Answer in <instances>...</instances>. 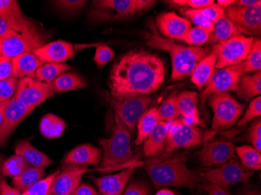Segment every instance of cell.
Wrapping results in <instances>:
<instances>
[{
    "label": "cell",
    "mask_w": 261,
    "mask_h": 195,
    "mask_svg": "<svg viewBox=\"0 0 261 195\" xmlns=\"http://www.w3.org/2000/svg\"><path fill=\"white\" fill-rule=\"evenodd\" d=\"M164 77V64L158 55L144 50L130 51L111 70L109 87L112 100L127 95H149L161 86Z\"/></svg>",
    "instance_id": "obj_1"
},
{
    "label": "cell",
    "mask_w": 261,
    "mask_h": 195,
    "mask_svg": "<svg viewBox=\"0 0 261 195\" xmlns=\"http://www.w3.org/2000/svg\"><path fill=\"white\" fill-rule=\"evenodd\" d=\"M149 29L146 40L148 46L168 52L171 55L173 80H182L191 75L198 63L210 53L209 48L206 47L186 46L163 37L156 29V24L152 21L149 23Z\"/></svg>",
    "instance_id": "obj_2"
},
{
    "label": "cell",
    "mask_w": 261,
    "mask_h": 195,
    "mask_svg": "<svg viewBox=\"0 0 261 195\" xmlns=\"http://www.w3.org/2000/svg\"><path fill=\"white\" fill-rule=\"evenodd\" d=\"M146 170L156 188L168 186L193 190L202 180L201 173L188 168L183 155H175L158 162L149 161Z\"/></svg>",
    "instance_id": "obj_3"
},
{
    "label": "cell",
    "mask_w": 261,
    "mask_h": 195,
    "mask_svg": "<svg viewBox=\"0 0 261 195\" xmlns=\"http://www.w3.org/2000/svg\"><path fill=\"white\" fill-rule=\"evenodd\" d=\"M114 131L110 138H102V148L100 168L111 172L113 170L139 167L143 162L136 160L130 147V133L119 117L114 115Z\"/></svg>",
    "instance_id": "obj_4"
},
{
    "label": "cell",
    "mask_w": 261,
    "mask_h": 195,
    "mask_svg": "<svg viewBox=\"0 0 261 195\" xmlns=\"http://www.w3.org/2000/svg\"><path fill=\"white\" fill-rule=\"evenodd\" d=\"M156 1L150 0H96L89 10L93 22H116L125 20L150 8Z\"/></svg>",
    "instance_id": "obj_5"
},
{
    "label": "cell",
    "mask_w": 261,
    "mask_h": 195,
    "mask_svg": "<svg viewBox=\"0 0 261 195\" xmlns=\"http://www.w3.org/2000/svg\"><path fill=\"white\" fill-rule=\"evenodd\" d=\"M207 99L214 113L212 129L215 131L233 127L245 110V105L238 102L228 92L213 94Z\"/></svg>",
    "instance_id": "obj_6"
},
{
    "label": "cell",
    "mask_w": 261,
    "mask_h": 195,
    "mask_svg": "<svg viewBox=\"0 0 261 195\" xmlns=\"http://www.w3.org/2000/svg\"><path fill=\"white\" fill-rule=\"evenodd\" d=\"M254 38L237 35L228 40L215 44L211 52L217 57L215 69L224 68L241 64L250 52Z\"/></svg>",
    "instance_id": "obj_7"
},
{
    "label": "cell",
    "mask_w": 261,
    "mask_h": 195,
    "mask_svg": "<svg viewBox=\"0 0 261 195\" xmlns=\"http://www.w3.org/2000/svg\"><path fill=\"white\" fill-rule=\"evenodd\" d=\"M253 170L246 168L236 157L215 169L201 173V178L226 189L238 183H246L253 175Z\"/></svg>",
    "instance_id": "obj_8"
},
{
    "label": "cell",
    "mask_w": 261,
    "mask_h": 195,
    "mask_svg": "<svg viewBox=\"0 0 261 195\" xmlns=\"http://www.w3.org/2000/svg\"><path fill=\"white\" fill-rule=\"evenodd\" d=\"M112 101L115 115L133 133L139 119L147 110L152 98L148 95H127Z\"/></svg>",
    "instance_id": "obj_9"
},
{
    "label": "cell",
    "mask_w": 261,
    "mask_h": 195,
    "mask_svg": "<svg viewBox=\"0 0 261 195\" xmlns=\"http://www.w3.org/2000/svg\"><path fill=\"white\" fill-rule=\"evenodd\" d=\"M203 137L199 127L187 125L181 119H176L169 122L164 150L170 153L176 149L195 147L202 142Z\"/></svg>",
    "instance_id": "obj_10"
},
{
    "label": "cell",
    "mask_w": 261,
    "mask_h": 195,
    "mask_svg": "<svg viewBox=\"0 0 261 195\" xmlns=\"http://www.w3.org/2000/svg\"><path fill=\"white\" fill-rule=\"evenodd\" d=\"M54 93L51 83L27 77L18 80L14 97L18 102L33 111Z\"/></svg>",
    "instance_id": "obj_11"
},
{
    "label": "cell",
    "mask_w": 261,
    "mask_h": 195,
    "mask_svg": "<svg viewBox=\"0 0 261 195\" xmlns=\"http://www.w3.org/2000/svg\"><path fill=\"white\" fill-rule=\"evenodd\" d=\"M243 75L245 74L241 64L224 68L215 69L201 95L202 102L204 103L213 94L234 92L240 78Z\"/></svg>",
    "instance_id": "obj_12"
},
{
    "label": "cell",
    "mask_w": 261,
    "mask_h": 195,
    "mask_svg": "<svg viewBox=\"0 0 261 195\" xmlns=\"http://www.w3.org/2000/svg\"><path fill=\"white\" fill-rule=\"evenodd\" d=\"M107 172L104 169L99 168L91 170L88 165H72L67 164L62 166L54 180L51 195H71L76 188L80 185L82 177L89 172Z\"/></svg>",
    "instance_id": "obj_13"
},
{
    "label": "cell",
    "mask_w": 261,
    "mask_h": 195,
    "mask_svg": "<svg viewBox=\"0 0 261 195\" xmlns=\"http://www.w3.org/2000/svg\"><path fill=\"white\" fill-rule=\"evenodd\" d=\"M227 17L238 26L245 36L256 35L261 33V4L253 7H240L233 5L224 10Z\"/></svg>",
    "instance_id": "obj_14"
},
{
    "label": "cell",
    "mask_w": 261,
    "mask_h": 195,
    "mask_svg": "<svg viewBox=\"0 0 261 195\" xmlns=\"http://www.w3.org/2000/svg\"><path fill=\"white\" fill-rule=\"evenodd\" d=\"M45 37L39 32L33 34H18L0 42V55L10 59L26 52H34L45 45Z\"/></svg>",
    "instance_id": "obj_15"
},
{
    "label": "cell",
    "mask_w": 261,
    "mask_h": 195,
    "mask_svg": "<svg viewBox=\"0 0 261 195\" xmlns=\"http://www.w3.org/2000/svg\"><path fill=\"white\" fill-rule=\"evenodd\" d=\"M236 157V147L232 142L216 140L203 145L199 152V160L204 166L219 167Z\"/></svg>",
    "instance_id": "obj_16"
},
{
    "label": "cell",
    "mask_w": 261,
    "mask_h": 195,
    "mask_svg": "<svg viewBox=\"0 0 261 195\" xmlns=\"http://www.w3.org/2000/svg\"><path fill=\"white\" fill-rule=\"evenodd\" d=\"M0 17L10 29L18 34H33L39 32L37 26L22 13L16 0H0Z\"/></svg>",
    "instance_id": "obj_17"
},
{
    "label": "cell",
    "mask_w": 261,
    "mask_h": 195,
    "mask_svg": "<svg viewBox=\"0 0 261 195\" xmlns=\"http://www.w3.org/2000/svg\"><path fill=\"white\" fill-rule=\"evenodd\" d=\"M156 26L166 39L182 40L188 31L191 29V22L177 15L174 12H166L156 17Z\"/></svg>",
    "instance_id": "obj_18"
},
{
    "label": "cell",
    "mask_w": 261,
    "mask_h": 195,
    "mask_svg": "<svg viewBox=\"0 0 261 195\" xmlns=\"http://www.w3.org/2000/svg\"><path fill=\"white\" fill-rule=\"evenodd\" d=\"M32 112L31 109L18 102L15 97L10 100L0 125V146L5 145L16 127Z\"/></svg>",
    "instance_id": "obj_19"
},
{
    "label": "cell",
    "mask_w": 261,
    "mask_h": 195,
    "mask_svg": "<svg viewBox=\"0 0 261 195\" xmlns=\"http://www.w3.org/2000/svg\"><path fill=\"white\" fill-rule=\"evenodd\" d=\"M137 167L124 169L114 175L102 177H91L98 187L99 195H122L126 186Z\"/></svg>",
    "instance_id": "obj_20"
},
{
    "label": "cell",
    "mask_w": 261,
    "mask_h": 195,
    "mask_svg": "<svg viewBox=\"0 0 261 195\" xmlns=\"http://www.w3.org/2000/svg\"><path fill=\"white\" fill-rule=\"evenodd\" d=\"M33 53L37 55L43 64H64L67 60L72 59L76 52L70 42L56 41L45 44Z\"/></svg>",
    "instance_id": "obj_21"
},
{
    "label": "cell",
    "mask_w": 261,
    "mask_h": 195,
    "mask_svg": "<svg viewBox=\"0 0 261 195\" xmlns=\"http://www.w3.org/2000/svg\"><path fill=\"white\" fill-rule=\"evenodd\" d=\"M102 158V150L92 145H82L69 152L62 160L63 165H94L97 166Z\"/></svg>",
    "instance_id": "obj_22"
},
{
    "label": "cell",
    "mask_w": 261,
    "mask_h": 195,
    "mask_svg": "<svg viewBox=\"0 0 261 195\" xmlns=\"http://www.w3.org/2000/svg\"><path fill=\"white\" fill-rule=\"evenodd\" d=\"M199 95L196 92H181L177 95V106L181 116V121L189 126H196L199 124V111L197 108Z\"/></svg>",
    "instance_id": "obj_23"
},
{
    "label": "cell",
    "mask_w": 261,
    "mask_h": 195,
    "mask_svg": "<svg viewBox=\"0 0 261 195\" xmlns=\"http://www.w3.org/2000/svg\"><path fill=\"white\" fill-rule=\"evenodd\" d=\"M14 77L18 80L23 78H35V73L43 65L40 59L33 52H26L12 59Z\"/></svg>",
    "instance_id": "obj_24"
},
{
    "label": "cell",
    "mask_w": 261,
    "mask_h": 195,
    "mask_svg": "<svg viewBox=\"0 0 261 195\" xmlns=\"http://www.w3.org/2000/svg\"><path fill=\"white\" fill-rule=\"evenodd\" d=\"M169 122L160 121L156 127L145 141L143 152L147 157L161 155L165 149Z\"/></svg>",
    "instance_id": "obj_25"
},
{
    "label": "cell",
    "mask_w": 261,
    "mask_h": 195,
    "mask_svg": "<svg viewBox=\"0 0 261 195\" xmlns=\"http://www.w3.org/2000/svg\"><path fill=\"white\" fill-rule=\"evenodd\" d=\"M15 154L24 158L31 166L37 168L45 169L54 162L43 152L35 149L28 140L21 141L17 144L15 147Z\"/></svg>",
    "instance_id": "obj_26"
},
{
    "label": "cell",
    "mask_w": 261,
    "mask_h": 195,
    "mask_svg": "<svg viewBox=\"0 0 261 195\" xmlns=\"http://www.w3.org/2000/svg\"><path fill=\"white\" fill-rule=\"evenodd\" d=\"M217 57L215 53L210 52L203 60H201L192 72L191 80L198 89L202 90L215 71Z\"/></svg>",
    "instance_id": "obj_27"
},
{
    "label": "cell",
    "mask_w": 261,
    "mask_h": 195,
    "mask_svg": "<svg viewBox=\"0 0 261 195\" xmlns=\"http://www.w3.org/2000/svg\"><path fill=\"white\" fill-rule=\"evenodd\" d=\"M243 32L224 14L215 23V30L211 33L206 44H216L228 40L237 35H243Z\"/></svg>",
    "instance_id": "obj_28"
},
{
    "label": "cell",
    "mask_w": 261,
    "mask_h": 195,
    "mask_svg": "<svg viewBox=\"0 0 261 195\" xmlns=\"http://www.w3.org/2000/svg\"><path fill=\"white\" fill-rule=\"evenodd\" d=\"M238 96L245 101H250L261 94V72H255L253 75L242 76L234 91Z\"/></svg>",
    "instance_id": "obj_29"
},
{
    "label": "cell",
    "mask_w": 261,
    "mask_h": 195,
    "mask_svg": "<svg viewBox=\"0 0 261 195\" xmlns=\"http://www.w3.org/2000/svg\"><path fill=\"white\" fill-rule=\"evenodd\" d=\"M159 122L158 108H151L146 110L138 121V134L136 145H139L145 142Z\"/></svg>",
    "instance_id": "obj_30"
},
{
    "label": "cell",
    "mask_w": 261,
    "mask_h": 195,
    "mask_svg": "<svg viewBox=\"0 0 261 195\" xmlns=\"http://www.w3.org/2000/svg\"><path fill=\"white\" fill-rule=\"evenodd\" d=\"M67 124L61 117L49 114L44 116L39 124V130L43 137L56 139L61 137L65 130Z\"/></svg>",
    "instance_id": "obj_31"
},
{
    "label": "cell",
    "mask_w": 261,
    "mask_h": 195,
    "mask_svg": "<svg viewBox=\"0 0 261 195\" xmlns=\"http://www.w3.org/2000/svg\"><path fill=\"white\" fill-rule=\"evenodd\" d=\"M45 174L44 169L31 166L24 172L22 173L20 176L13 179L12 184L14 185V188L23 193L29 187H32L38 181L44 178Z\"/></svg>",
    "instance_id": "obj_32"
},
{
    "label": "cell",
    "mask_w": 261,
    "mask_h": 195,
    "mask_svg": "<svg viewBox=\"0 0 261 195\" xmlns=\"http://www.w3.org/2000/svg\"><path fill=\"white\" fill-rule=\"evenodd\" d=\"M54 92H70L77 89H85L86 81L77 74L65 73L59 76L51 83Z\"/></svg>",
    "instance_id": "obj_33"
},
{
    "label": "cell",
    "mask_w": 261,
    "mask_h": 195,
    "mask_svg": "<svg viewBox=\"0 0 261 195\" xmlns=\"http://www.w3.org/2000/svg\"><path fill=\"white\" fill-rule=\"evenodd\" d=\"M70 70V66L65 64H44L35 73V78L40 81L51 83L59 76Z\"/></svg>",
    "instance_id": "obj_34"
},
{
    "label": "cell",
    "mask_w": 261,
    "mask_h": 195,
    "mask_svg": "<svg viewBox=\"0 0 261 195\" xmlns=\"http://www.w3.org/2000/svg\"><path fill=\"white\" fill-rule=\"evenodd\" d=\"M236 154L240 159V162L246 168L250 170H260L261 155L260 152L256 151L250 145H243L236 147Z\"/></svg>",
    "instance_id": "obj_35"
},
{
    "label": "cell",
    "mask_w": 261,
    "mask_h": 195,
    "mask_svg": "<svg viewBox=\"0 0 261 195\" xmlns=\"http://www.w3.org/2000/svg\"><path fill=\"white\" fill-rule=\"evenodd\" d=\"M244 74L253 71H260L261 69V41L259 39H253L250 52L246 60L241 63Z\"/></svg>",
    "instance_id": "obj_36"
},
{
    "label": "cell",
    "mask_w": 261,
    "mask_h": 195,
    "mask_svg": "<svg viewBox=\"0 0 261 195\" xmlns=\"http://www.w3.org/2000/svg\"><path fill=\"white\" fill-rule=\"evenodd\" d=\"M31 165L26 162L24 158L15 154L7 158L4 163H3V174L5 177L14 179L20 176Z\"/></svg>",
    "instance_id": "obj_37"
},
{
    "label": "cell",
    "mask_w": 261,
    "mask_h": 195,
    "mask_svg": "<svg viewBox=\"0 0 261 195\" xmlns=\"http://www.w3.org/2000/svg\"><path fill=\"white\" fill-rule=\"evenodd\" d=\"M160 121L170 122L180 117L177 106V95L173 94L164 101L161 106L158 108Z\"/></svg>",
    "instance_id": "obj_38"
},
{
    "label": "cell",
    "mask_w": 261,
    "mask_h": 195,
    "mask_svg": "<svg viewBox=\"0 0 261 195\" xmlns=\"http://www.w3.org/2000/svg\"><path fill=\"white\" fill-rule=\"evenodd\" d=\"M211 35L209 31L195 26L188 31L181 41L186 42L189 46L200 47L207 43Z\"/></svg>",
    "instance_id": "obj_39"
},
{
    "label": "cell",
    "mask_w": 261,
    "mask_h": 195,
    "mask_svg": "<svg viewBox=\"0 0 261 195\" xmlns=\"http://www.w3.org/2000/svg\"><path fill=\"white\" fill-rule=\"evenodd\" d=\"M60 174V170H57L45 178L38 181L36 184L29 187L23 192L22 195H51L53 184L56 177Z\"/></svg>",
    "instance_id": "obj_40"
},
{
    "label": "cell",
    "mask_w": 261,
    "mask_h": 195,
    "mask_svg": "<svg viewBox=\"0 0 261 195\" xmlns=\"http://www.w3.org/2000/svg\"><path fill=\"white\" fill-rule=\"evenodd\" d=\"M261 115V97H256L246 108L244 115L236 123L239 128H243L254 119L259 118Z\"/></svg>",
    "instance_id": "obj_41"
},
{
    "label": "cell",
    "mask_w": 261,
    "mask_h": 195,
    "mask_svg": "<svg viewBox=\"0 0 261 195\" xmlns=\"http://www.w3.org/2000/svg\"><path fill=\"white\" fill-rule=\"evenodd\" d=\"M18 80L15 77L0 80V102H9L14 98Z\"/></svg>",
    "instance_id": "obj_42"
},
{
    "label": "cell",
    "mask_w": 261,
    "mask_h": 195,
    "mask_svg": "<svg viewBox=\"0 0 261 195\" xmlns=\"http://www.w3.org/2000/svg\"><path fill=\"white\" fill-rule=\"evenodd\" d=\"M183 14L186 15V17H188L187 19L189 21L191 20L197 27H203V29L209 31L211 33H212L215 30V23L210 21L202 14H199L197 10L186 9V10L183 11Z\"/></svg>",
    "instance_id": "obj_43"
},
{
    "label": "cell",
    "mask_w": 261,
    "mask_h": 195,
    "mask_svg": "<svg viewBox=\"0 0 261 195\" xmlns=\"http://www.w3.org/2000/svg\"><path fill=\"white\" fill-rule=\"evenodd\" d=\"M52 3L55 5L56 8L60 11L64 12L66 14H74L83 8L87 1H84V0H57V1H54Z\"/></svg>",
    "instance_id": "obj_44"
},
{
    "label": "cell",
    "mask_w": 261,
    "mask_h": 195,
    "mask_svg": "<svg viewBox=\"0 0 261 195\" xmlns=\"http://www.w3.org/2000/svg\"><path fill=\"white\" fill-rule=\"evenodd\" d=\"M114 51L108 45L100 44L96 46V53L94 55V62L99 67H103L114 58Z\"/></svg>",
    "instance_id": "obj_45"
},
{
    "label": "cell",
    "mask_w": 261,
    "mask_h": 195,
    "mask_svg": "<svg viewBox=\"0 0 261 195\" xmlns=\"http://www.w3.org/2000/svg\"><path fill=\"white\" fill-rule=\"evenodd\" d=\"M247 140L251 143L252 147L261 152V121L258 118L253 122L251 127L248 130Z\"/></svg>",
    "instance_id": "obj_46"
},
{
    "label": "cell",
    "mask_w": 261,
    "mask_h": 195,
    "mask_svg": "<svg viewBox=\"0 0 261 195\" xmlns=\"http://www.w3.org/2000/svg\"><path fill=\"white\" fill-rule=\"evenodd\" d=\"M151 189L147 184L139 180L132 182L122 195H151Z\"/></svg>",
    "instance_id": "obj_47"
},
{
    "label": "cell",
    "mask_w": 261,
    "mask_h": 195,
    "mask_svg": "<svg viewBox=\"0 0 261 195\" xmlns=\"http://www.w3.org/2000/svg\"><path fill=\"white\" fill-rule=\"evenodd\" d=\"M197 11L214 23L218 21L220 18H221L225 14L224 9L221 8L217 4H212V5L209 6L206 8L197 10Z\"/></svg>",
    "instance_id": "obj_48"
},
{
    "label": "cell",
    "mask_w": 261,
    "mask_h": 195,
    "mask_svg": "<svg viewBox=\"0 0 261 195\" xmlns=\"http://www.w3.org/2000/svg\"><path fill=\"white\" fill-rule=\"evenodd\" d=\"M14 77L12 59L0 55V80H7Z\"/></svg>",
    "instance_id": "obj_49"
},
{
    "label": "cell",
    "mask_w": 261,
    "mask_h": 195,
    "mask_svg": "<svg viewBox=\"0 0 261 195\" xmlns=\"http://www.w3.org/2000/svg\"><path fill=\"white\" fill-rule=\"evenodd\" d=\"M2 166V159L0 158V195H22L21 192L9 185L3 174Z\"/></svg>",
    "instance_id": "obj_50"
},
{
    "label": "cell",
    "mask_w": 261,
    "mask_h": 195,
    "mask_svg": "<svg viewBox=\"0 0 261 195\" xmlns=\"http://www.w3.org/2000/svg\"><path fill=\"white\" fill-rule=\"evenodd\" d=\"M199 190L206 192L209 195H231L226 189L219 187L216 184L212 183H205V184H199Z\"/></svg>",
    "instance_id": "obj_51"
},
{
    "label": "cell",
    "mask_w": 261,
    "mask_h": 195,
    "mask_svg": "<svg viewBox=\"0 0 261 195\" xmlns=\"http://www.w3.org/2000/svg\"><path fill=\"white\" fill-rule=\"evenodd\" d=\"M17 35H18V33L10 29V26L6 23L5 20L0 17V42Z\"/></svg>",
    "instance_id": "obj_52"
},
{
    "label": "cell",
    "mask_w": 261,
    "mask_h": 195,
    "mask_svg": "<svg viewBox=\"0 0 261 195\" xmlns=\"http://www.w3.org/2000/svg\"><path fill=\"white\" fill-rule=\"evenodd\" d=\"M71 195H99V193L92 186L80 184Z\"/></svg>",
    "instance_id": "obj_53"
},
{
    "label": "cell",
    "mask_w": 261,
    "mask_h": 195,
    "mask_svg": "<svg viewBox=\"0 0 261 195\" xmlns=\"http://www.w3.org/2000/svg\"><path fill=\"white\" fill-rule=\"evenodd\" d=\"M215 4L214 0H188L187 6L191 10H199Z\"/></svg>",
    "instance_id": "obj_54"
},
{
    "label": "cell",
    "mask_w": 261,
    "mask_h": 195,
    "mask_svg": "<svg viewBox=\"0 0 261 195\" xmlns=\"http://www.w3.org/2000/svg\"><path fill=\"white\" fill-rule=\"evenodd\" d=\"M261 4L260 0H239L234 5L240 7H253Z\"/></svg>",
    "instance_id": "obj_55"
},
{
    "label": "cell",
    "mask_w": 261,
    "mask_h": 195,
    "mask_svg": "<svg viewBox=\"0 0 261 195\" xmlns=\"http://www.w3.org/2000/svg\"><path fill=\"white\" fill-rule=\"evenodd\" d=\"M234 4H236L234 0H218V4H218L219 7H221V8L225 10V9L228 8V7L234 5Z\"/></svg>",
    "instance_id": "obj_56"
},
{
    "label": "cell",
    "mask_w": 261,
    "mask_h": 195,
    "mask_svg": "<svg viewBox=\"0 0 261 195\" xmlns=\"http://www.w3.org/2000/svg\"><path fill=\"white\" fill-rule=\"evenodd\" d=\"M10 102V101H9V102H0V125L2 124L6 109H7V105H8Z\"/></svg>",
    "instance_id": "obj_57"
},
{
    "label": "cell",
    "mask_w": 261,
    "mask_h": 195,
    "mask_svg": "<svg viewBox=\"0 0 261 195\" xmlns=\"http://www.w3.org/2000/svg\"><path fill=\"white\" fill-rule=\"evenodd\" d=\"M241 195H260V192L257 189H248L243 192Z\"/></svg>",
    "instance_id": "obj_58"
},
{
    "label": "cell",
    "mask_w": 261,
    "mask_h": 195,
    "mask_svg": "<svg viewBox=\"0 0 261 195\" xmlns=\"http://www.w3.org/2000/svg\"><path fill=\"white\" fill-rule=\"evenodd\" d=\"M155 195H175V193L169 189L164 188L158 190Z\"/></svg>",
    "instance_id": "obj_59"
},
{
    "label": "cell",
    "mask_w": 261,
    "mask_h": 195,
    "mask_svg": "<svg viewBox=\"0 0 261 195\" xmlns=\"http://www.w3.org/2000/svg\"><path fill=\"white\" fill-rule=\"evenodd\" d=\"M188 0H173L169 1V4H174V5L185 6L187 5Z\"/></svg>",
    "instance_id": "obj_60"
}]
</instances>
